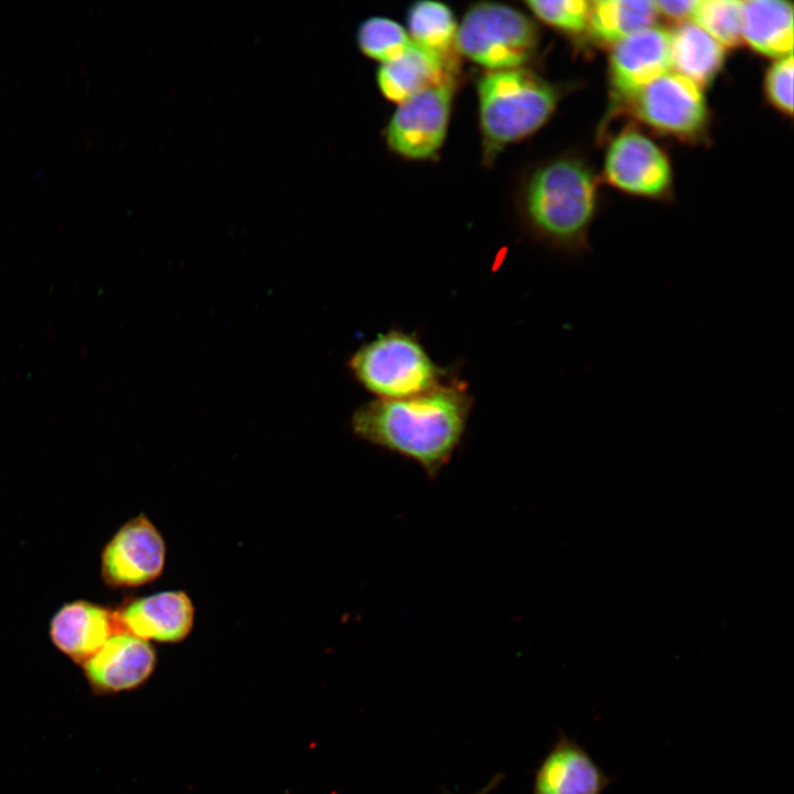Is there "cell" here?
I'll use <instances>...</instances> for the list:
<instances>
[{"mask_svg":"<svg viewBox=\"0 0 794 794\" xmlns=\"http://www.w3.org/2000/svg\"><path fill=\"white\" fill-rule=\"evenodd\" d=\"M473 408L468 384L453 375L417 396L368 400L350 425L362 441L416 463L433 480L461 447Z\"/></svg>","mask_w":794,"mask_h":794,"instance_id":"obj_1","label":"cell"},{"mask_svg":"<svg viewBox=\"0 0 794 794\" xmlns=\"http://www.w3.org/2000/svg\"><path fill=\"white\" fill-rule=\"evenodd\" d=\"M631 114L652 129L684 140L706 131L708 109L701 88L677 73H666L625 100Z\"/></svg>","mask_w":794,"mask_h":794,"instance_id":"obj_6","label":"cell"},{"mask_svg":"<svg viewBox=\"0 0 794 794\" xmlns=\"http://www.w3.org/2000/svg\"><path fill=\"white\" fill-rule=\"evenodd\" d=\"M525 4L543 22L569 34L588 30L590 1L586 0H530Z\"/></svg>","mask_w":794,"mask_h":794,"instance_id":"obj_22","label":"cell"},{"mask_svg":"<svg viewBox=\"0 0 794 794\" xmlns=\"http://www.w3.org/2000/svg\"><path fill=\"white\" fill-rule=\"evenodd\" d=\"M670 39L667 30L651 26L614 44L609 74L619 98L626 100L667 73L672 66Z\"/></svg>","mask_w":794,"mask_h":794,"instance_id":"obj_10","label":"cell"},{"mask_svg":"<svg viewBox=\"0 0 794 794\" xmlns=\"http://www.w3.org/2000/svg\"><path fill=\"white\" fill-rule=\"evenodd\" d=\"M505 773L504 772H497L495 773L490 781L483 786L480 791L473 793V794H490L494 788H496L500 783L504 780ZM443 794H452L449 792H444Z\"/></svg>","mask_w":794,"mask_h":794,"instance_id":"obj_25","label":"cell"},{"mask_svg":"<svg viewBox=\"0 0 794 794\" xmlns=\"http://www.w3.org/2000/svg\"><path fill=\"white\" fill-rule=\"evenodd\" d=\"M672 34V66L699 87L708 85L725 61V47L695 23L685 22Z\"/></svg>","mask_w":794,"mask_h":794,"instance_id":"obj_17","label":"cell"},{"mask_svg":"<svg viewBox=\"0 0 794 794\" xmlns=\"http://www.w3.org/2000/svg\"><path fill=\"white\" fill-rule=\"evenodd\" d=\"M612 782L583 745L560 731L534 771L532 794H602Z\"/></svg>","mask_w":794,"mask_h":794,"instance_id":"obj_11","label":"cell"},{"mask_svg":"<svg viewBox=\"0 0 794 794\" xmlns=\"http://www.w3.org/2000/svg\"><path fill=\"white\" fill-rule=\"evenodd\" d=\"M407 24L412 43L449 61V52L455 46L458 24L448 6L438 1H417L408 9Z\"/></svg>","mask_w":794,"mask_h":794,"instance_id":"obj_19","label":"cell"},{"mask_svg":"<svg viewBox=\"0 0 794 794\" xmlns=\"http://www.w3.org/2000/svg\"><path fill=\"white\" fill-rule=\"evenodd\" d=\"M604 176L616 189L647 197H662L672 185V167L665 152L634 129L620 132L609 144Z\"/></svg>","mask_w":794,"mask_h":794,"instance_id":"obj_9","label":"cell"},{"mask_svg":"<svg viewBox=\"0 0 794 794\" xmlns=\"http://www.w3.org/2000/svg\"><path fill=\"white\" fill-rule=\"evenodd\" d=\"M450 62L410 42L396 60L382 64L377 84L383 96L400 104L452 76Z\"/></svg>","mask_w":794,"mask_h":794,"instance_id":"obj_15","label":"cell"},{"mask_svg":"<svg viewBox=\"0 0 794 794\" xmlns=\"http://www.w3.org/2000/svg\"><path fill=\"white\" fill-rule=\"evenodd\" d=\"M155 664V651L148 641L120 632L84 663V670L94 688L118 693L142 685Z\"/></svg>","mask_w":794,"mask_h":794,"instance_id":"obj_13","label":"cell"},{"mask_svg":"<svg viewBox=\"0 0 794 794\" xmlns=\"http://www.w3.org/2000/svg\"><path fill=\"white\" fill-rule=\"evenodd\" d=\"M741 35L761 54L776 58L791 55L792 3L781 0L741 1Z\"/></svg>","mask_w":794,"mask_h":794,"instance_id":"obj_16","label":"cell"},{"mask_svg":"<svg viewBox=\"0 0 794 794\" xmlns=\"http://www.w3.org/2000/svg\"><path fill=\"white\" fill-rule=\"evenodd\" d=\"M691 17L695 24L721 46L734 47L741 43V1H697Z\"/></svg>","mask_w":794,"mask_h":794,"instance_id":"obj_21","label":"cell"},{"mask_svg":"<svg viewBox=\"0 0 794 794\" xmlns=\"http://www.w3.org/2000/svg\"><path fill=\"white\" fill-rule=\"evenodd\" d=\"M355 382L374 399H400L430 391L453 376L439 365L414 331L391 328L363 343L347 360Z\"/></svg>","mask_w":794,"mask_h":794,"instance_id":"obj_4","label":"cell"},{"mask_svg":"<svg viewBox=\"0 0 794 794\" xmlns=\"http://www.w3.org/2000/svg\"><path fill=\"white\" fill-rule=\"evenodd\" d=\"M696 2L694 0L654 1L657 14L661 13L663 17L674 21H682L691 17Z\"/></svg>","mask_w":794,"mask_h":794,"instance_id":"obj_24","label":"cell"},{"mask_svg":"<svg viewBox=\"0 0 794 794\" xmlns=\"http://www.w3.org/2000/svg\"><path fill=\"white\" fill-rule=\"evenodd\" d=\"M165 556L162 535L144 514H139L105 545L100 557L103 581L111 588L150 583L163 572Z\"/></svg>","mask_w":794,"mask_h":794,"instance_id":"obj_8","label":"cell"},{"mask_svg":"<svg viewBox=\"0 0 794 794\" xmlns=\"http://www.w3.org/2000/svg\"><path fill=\"white\" fill-rule=\"evenodd\" d=\"M122 632L144 641L178 643L192 631L194 605L183 591H163L131 599L116 610Z\"/></svg>","mask_w":794,"mask_h":794,"instance_id":"obj_12","label":"cell"},{"mask_svg":"<svg viewBox=\"0 0 794 794\" xmlns=\"http://www.w3.org/2000/svg\"><path fill=\"white\" fill-rule=\"evenodd\" d=\"M793 56L779 58L766 72L765 92L770 103L783 114L793 112Z\"/></svg>","mask_w":794,"mask_h":794,"instance_id":"obj_23","label":"cell"},{"mask_svg":"<svg viewBox=\"0 0 794 794\" xmlns=\"http://www.w3.org/2000/svg\"><path fill=\"white\" fill-rule=\"evenodd\" d=\"M597 180L576 157L548 161L533 172L523 192V219L532 236L568 256L589 250L588 230L597 213Z\"/></svg>","mask_w":794,"mask_h":794,"instance_id":"obj_2","label":"cell"},{"mask_svg":"<svg viewBox=\"0 0 794 794\" xmlns=\"http://www.w3.org/2000/svg\"><path fill=\"white\" fill-rule=\"evenodd\" d=\"M356 41L363 54L382 64L399 57L411 42L400 24L383 17L363 21L357 29Z\"/></svg>","mask_w":794,"mask_h":794,"instance_id":"obj_20","label":"cell"},{"mask_svg":"<svg viewBox=\"0 0 794 794\" xmlns=\"http://www.w3.org/2000/svg\"><path fill=\"white\" fill-rule=\"evenodd\" d=\"M559 97L554 85L522 67L490 71L479 78V117L486 158L538 130L555 111Z\"/></svg>","mask_w":794,"mask_h":794,"instance_id":"obj_3","label":"cell"},{"mask_svg":"<svg viewBox=\"0 0 794 794\" xmlns=\"http://www.w3.org/2000/svg\"><path fill=\"white\" fill-rule=\"evenodd\" d=\"M538 44L535 23L502 3L479 2L458 26L455 47L468 60L491 71L522 67Z\"/></svg>","mask_w":794,"mask_h":794,"instance_id":"obj_5","label":"cell"},{"mask_svg":"<svg viewBox=\"0 0 794 794\" xmlns=\"http://www.w3.org/2000/svg\"><path fill=\"white\" fill-rule=\"evenodd\" d=\"M122 632L117 612L85 600L65 603L51 619L53 644L77 663H85L116 633Z\"/></svg>","mask_w":794,"mask_h":794,"instance_id":"obj_14","label":"cell"},{"mask_svg":"<svg viewBox=\"0 0 794 794\" xmlns=\"http://www.w3.org/2000/svg\"><path fill=\"white\" fill-rule=\"evenodd\" d=\"M453 93L451 76L398 104L386 129L389 148L411 160L434 155L446 139Z\"/></svg>","mask_w":794,"mask_h":794,"instance_id":"obj_7","label":"cell"},{"mask_svg":"<svg viewBox=\"0 0 794 794\" xmlns=\"http://www.w3.org/2000/svg\"><path fill=\"white\" fill-rule=\"evenodd\" d=\"M654 1L599 0L590 4L588 30L601 43L616 44L656 21Z\"/></svg>","mask_w":794,"mask_h":794,"instance_id":"obj_18","label":"cell"}]
</instances>
